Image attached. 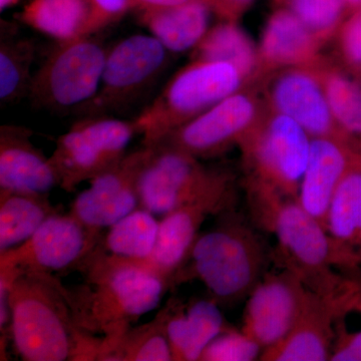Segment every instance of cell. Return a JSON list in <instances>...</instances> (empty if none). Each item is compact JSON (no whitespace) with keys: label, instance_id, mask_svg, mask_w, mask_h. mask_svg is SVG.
I'll list each match as a JSON object with an SVG mask.
<instances>
[{"label":"cell","instance_id":"cell-1","mask_svg":"<svg viewBox=\"0 0 361 361\" xmlns=\"http://www.w3.org/2000/svg\"><path fill=\"white\" fill-rule=\"evenodd\" d=\"M7 287L11 341L25 361L97 360L102 345L78 326L63 290L52 275L0 270Z\"/></svg>","mask_w":361,"mask_h":361},{"label":"cell","instance_id":"cell-2","mask_svg":"<svg viewBox=\"0 0 361 361\" xmlns=\"http://www.w3.org/2000/svg\"><path fill=\"white\" fill-rule=\"evenodd\" d=\"M85 284L63 290L80 329L101 334L99 353L123 336L141 316L155 310L171 288L142 266L106 255L97 248L80 266Z\"/></svg>","mask_w":361,"mask_h":361},{"label":"cell","instance_id":"cell-3","mask_svg":"<svg viewBox=\"0 0 361 361\" xmlns=\"http://www.w3.org/2000/svg\"><path fill=\"white\" fill-rule=\"evenodd\" d=\"M243 187L252 223L276 239L271 260L279 269L291 271L316 293L348 288L351 280L336 269L331 242L319 221L297 199L252 183L243 182Z\"/></svg>","mask_w":361,"mask_h":361},{"label":"cell","instance_id":"cell-4","mask_svg":"<svg viewBox=\"0 0 361 361\" xmlns=\"http://www.w3.org/2000/svg\"><path fill=\"white\" fill-rule=\"evenodd\" d=\"M219 217L212 229L195 240L174 286L199 280L221 306L246 299L272 260L262 237L234 208Z\"/></svg>","mask_w":361,"mask_h":361},{"label":"cell","instance_id":"cell-5","mask_svg":"<svg viewBox=\"0 0 361 361\" xmlns=\"http://www.w3.org/2000/svg\"><path fill=\"white\" fill-rule=\"evenodd\" d=\"M247 87L246 78L232 63L192 61L134 118L142 146H153L164 135Z\"/></svg>","mask_w":361,"mask_h":361},{"label":"cell","instance_id":"cell-6","mask_svg":"<svg viewBox=\"0 0 361 361\" xmlns=\"http://www.w3.org/2000/svg\"><path fill=\"white\" fill-rule=\"evenodd\" d=\"M312 137L289 116L267 111L240 142L243 182L298 199Z\"/></svg>","mask_w":361,"mask_h":361},{"label":"cell","instance_id":"cell-7","mask_svg":"<svg viewBox=\"0 0 361 361\" xmlns=\"http://www.w3.org/2000/svg\"><path fill=\"white\" fill-rule=\"evenodd\" d=\"M108 51L94 35L59 42L33 75L30 103L39 110L77 113L96 96Z\"/></svg>","mask_w":361,"mask_h":361},{"label":"cell","instance_id":"cell-8","mask_svg":"<svg viewBox=\"0 0 361 361\" xmlns=\"http://www.w3.org/2000/svg\"><path fill=\"white\" fill-rule=\"evenodd\" d=\"M137 133L134 120L111 116H84L59 137L49 157L59 187L68 193L92 180L127 155L126 149Z\"/></svg>","mask_w":361,"mask_h":361},{"label":"cell","instance_id":"cell-9","mask_svg":"<svg viewBox=\"0 0 361 361\" xmlns=\"http://www.w3.org/2000/svg\"><path fill=\"white\" fill-rule=\"evenodd\" d=\"M169 52L151 35L137 33L116 42L106 54L96 96L75 114L84 118L125 110L155 84L167 66Z\"/></svg>","mask_w":361,"mask_h":361},{"label":"cell","instance_id":"cell-10","mask_svg":"<svg viewBox=\"0 0 361 361\" xmlns=\"http://www.w3.org/2000/svg\"><path fill=\"white\" fill-rule=\"evenodd\" d=\"M266 111L257 87H244L164 135L153 146L180 149L199 160L216 158L238 147Z\"/></svg>","mask_w":361,"mask_h":361},{"label":"cell","instance_id":"cell-11","mask_svg":"<svg viewBox=\"0 0 361 361\" xmlns=\"http://www.w3.org/2000/svg\"><path fill=\"white\" fill-rule=\"evenodd\" d=\"M236 177L226 170L219 180L194 200L164 216L155 248L148 258L127 260L142 266L174 286L176 275L188 257L200 229L211 216L235 208Z\"/></svg>","mask_w":361,"mask_h":361},{"label":"cell","instance_id":"cell-12","mask_svg":"<svg viewBox=\"0 0 361 361\" xmlns=\"http://www.w3.org/2000/svg\"><path fill=\"white\" fill-rule=\"evenodd\" d=\"M68 214L51 216L25 243L0 253V270L27 271L39 274L78 270L101 241Z\"/></svg>","mask_w":361,"mask_h":361},{"label":"cell","instance_id":"cell-13","mask_svg":"<svg viewBox=\"0 0 361 361\" xmlns=\"http://www.w3.org/2000/svg\"><path fill=\"white\" fill-rule=\"evenodd\" d=\"M139 178L140 205L154 215L165 216L208 190L227 169L206 167L180 149L151 146Z\"/></svg>","mask_w":361,"mask_h":361},{"label":"cell","instance_id":"cell-14","mask_svg":"<svg viewBox=\"0 0 361 361\" xmlns=\"http://www.w3.org/2000/svg\"><path fill=\"white\" fill-rule=\"evenodd\" d=\"M254 87L270 111L289 116L311 137L343 142L314 63L270 71Z\"/></svg>","mask_w":361,"mask_h":361},{"label":"cell","instance_id":"cell-15","mask_svg":"<svg viewBox=\"0 0 361 361\" xmlns=\"http://www.w3.org/2000/svg\"><path fill=\"white\" fill-rule=\"evenodd\" d=\"M358 290L353 280L348 288L337 293L325 295L308 289L288 336L276 345L263 350L260 360H329L336 338L337 318Z\"/></svg>","mask_w":361,"mask_h":361},{"label":"cell","instance_id":"cell-16","mask_svg":"<svg viewBox=\"0 0 361 361\" xmlns=\"http://www.w3.org/2000/svg\"><path fill=\"white\" fill-rule=\"evenodd\" d=\"M149 154L151 148L142 145L90 180L89 189L71 204V215L92 231L101 233L135 210L140 204L139 178Z\"/></svg>","mask_w":361,"mask_h":361},{"label":"cell","instance_id":"cell-17","mask_svg":"<svg viewBox=\"0 0 361 361\" xmlns=\"http://www.w3.org/2000/svg\"><path fill=\"white\" fill-rule=\"evenodd\" d=\"M307 291L291 271L266 272L247 297L242 331L263 350L280 343L291 331Z\"/></svg>","mask_w":361,"mask_h":361},{"label":"cell","instance_id":"cell-18","mask_svg":"<svg viewBox=\"0 0 361 361\" xmlns=\"http://www.w3.org/2000/svg\"><path fill=\"white\" fill-rule=\"evenodd\" d=\"M32 134L23 126L0 127V190L47 195L59 187L51 159L32 144Z\"/></svg>","mask_w":361,"mask_h":361},{"label":"cell","instance_id":"cell-19","mask_svg":"<svg viewBox=\"0 0 361 361\" xmlns=\"http://www.w3.org/2000/svg\"><path fill=\"white\" fill-rule=\"evenodd\" d=\"M360 158V154L334 137L311 140L310 160L297 200L323 227L337 188Z\"/></svg>","mask_w":361,"mask_h":361},{"label":"cell","instance_id":"cell-20","mask_svg":"<svg viewBox=\"0 0 361 361\" xmlns=\"http://www.w3.org/2000/svg\"><path fill=\"white\" fill-rule=\"evenodd\" d=\"M323 45L293 13L276 7L266 21L258 47L260 78L280 68L313 65L322 58Z\"/></svg>","mask_w":361,"mask_h":361},{"label":"cell","instance_id":"cell-21","mask_svg":"<svg viewBox=\"0 0 361 361\" xmlns=\"http://www.w3.org/2000/svg\"><path fill=\"white\" fill-rule=\"evenodd\" d=\"M325 230L331 242L336 269L361 266V158L341 180L330 203Z\"/></svg>","mask_w":361,"mask_h":361},{"label":"cell","instance_id":"cell-22","mask_svg":"<svg viewBox=\"0 0 361 361\" xmlns=\"http://www.w3.org/2000/svg\"><path fill=\"white\" fill-rule=\"evenodd\" d=\"M18 16L59 42L94 35L104 28L90 0H30Z\"/></svg>","mask_w":361,"mask_h":361},{"label":"cell","instance_id":"cell-23","mask_svg":"<svg viewBox=\"0 0 361 361\" xmlns=\"http://www.w3.org/2000/svg\"><path fill=\"white\" fill-rule=\"evenodd\" d=\"M140 21L149 35L174 54L193 51L210 30L213 11L205 0L180 6L139 11Z\"/></svg>","mask_w":361,"mask_h":361},{"label":"cell","instance_id":"cell-24","mask_svg":"<svg viewBox=\"0 0 361 361\" xmlns=\"http://www.w3.org/2000/svg\"><path fill=\"white\" fill-rule=\"evenodd\" d=\"M341 140L361 155V80L336 59L322 56L314 63Z\"/></svg>","mask_w":361,"mask_h":361},{"label":"cell","instance_id":"cell-25","mask_svg":"<svg viewBox=\"0 0 361 361\" xmlns=\"http://www.w3.org/2000/svg\"><path fill=\"white\" fill-rule=\"evenodd\" d=\"M192 61H225L239 68L248 87L260 78L258 47L237 21L222 20L192 51Z\"/></svg>","mask_w":361,"mask_h":361},{"label":"cell","instance_id":"cell-26","mask_svg":"<svg viewBox=\"0 0 361 361\" xmlns=\"http://www.w3.org/2000/svg\"><path fill=\"white\" fill-rule=\"evenodd\" d=\"M229 327L219 304L213 299H198L188 304L173 327L176 355L180 361L200 360L206 346Z\"/></svg>","mask_w":361,"mask_h":361},{"label":"cell","instance_id":"cell-27","mask_svg":"<svg viewBox=\"0 0 361 361\" xmlns=\"http://www.w3.org/2000/svg\"><path fill=\"white\" fill-rule=\"evenodd\" d=\"M56 213L47 195L0 190V253L25 243Z\"/></svg>","mask_w":361,"mask_h":361},{"label":"cell","instance_id":"cell-28","mask_svg":"<svg viewBox=\"0 0 361 361\" xmlns=\"http://www.w3.org/2000/svg\"><path fill=\"white\" fill-rule=\"evenodd\" d=\"M37 56L32 39L16 37L13 25L1 26L0 42V103L16 104L28 97L33 75L30 73Z\"/></svg>","mask_w":361,"mask_h":361},{"label":"cell","instance_id":"cell-29","mask_svg":"<svg viewBox=\"0 0 361 361\" xmlns=\"http://www.w3.org/2000/svg\"><path fill=\"white\" fill-rule=\"evenodd\" d=\"M160 221L144 208L135 209L109 227L97 249L113 257L142 260L155 248Z\"/></svg>","mask_w":361,"mask_h":361},{"label":"cell","instance_id":"cell-30","mask_svg":"<svg viewBox=\"0 0 361 361\" xmlns=\"http://www.w3.org/2000/svg\"><path fill=\"white\" fill-rule=\"evenodd\" d=\"M97 360H173L163 311H159L155 318L148 323L130 326L120 338L103 349Z\"/></svg>","mask_w":361,"mask_h":361},{"label":"cell","instance_id":"cell-31","mask_svg":"<svg viewBox=\"0 0 361 361\" xmlns=\"http://www.w3.org/2000/svg\"><path fill=\"white\" fill-rule=\"evenodd\" d=\"M307 26L323 44L334 39L349 11L345 0H272Z\"/></svg>","mask_w":361,"mask_h":361},{"label":"cell","instance_id":"cell-32","mask_svg":"<svg viewBox=\"0 0 361 361\" xmlns=\"http://www.w3.org/2000/svg\"><path fill=\"white\" fill-rule=\"evenodd\" d=\"M262 353L257 342L230 326L206 346L199 361H253L260 360Z\"/></svg>","mask_w":361,"mask_h":361},{"label":"cell","instance_id":"cell-33","mask_svg":"<svg viewBox=\"0 0 361 361\" xmlns=\"http://www.w3.org/2000/svg\"><path fill=\"white\" fill-rule=\"evenodd\" d=\"M334 39L336 61L361 80V8L348 14Z\"/></svg>","mask_w":361,"mask_h":361},{"label":"cell","instance_id":"cell-34","mask_svg":"<svg viewBox=\"0 0 361 361\" xmlns=\"http://www.w3.org/2000/svg\"><path fill=\"white\" fill-rule=\"evenodd\" d=\"M339 316L337 318L336 338L329 360L361 361V325L360 329H349Z\"/></svg>","mask_w":361,"mask_h":361},{"label":"cell","instance_id":"cell-35","mask_svg":"<svg viewBox=\"0 0 361 361\" xmlns=\"http://www.w3.org/2000/svg\"><path fill=\"white\" fill-rule=\"evenodd\" d=\"M99 13L104 27L122 20L129 11H134L133 0H90Z\"/></svg>","mask_w":361,"mask_h":361},{"label":"cell","instance_id":"cell-36","mask_svg":"<svg viewBox=\"0 0 361 361\" xmlns=\"http://www.w3.org/2000/svg\"><path fill=\"white\" fill-rule=\"evenodd\" d=\"M214 14L222 20L237 21L250 8L254 0H206Z\"/></svg>","mask_w":361,"mask_h":361},{"label":"cell","instance_id":"cell-37","mask_svg":"<svg viewBox=\"0 0 361 361\" xmlns=\"http://www.w3.org/2000/svg\"><path fill=\"white\" fill-rule=\"evenodd\" d=\"M190 1H194V0H133L135 9L139 11H146V9L166 8V7L177 6Z\"/></svg>","mask_w":361,"mask_h":361},{"label":"cell","instance_id":"cell-38","mask_svg":"<svg viewBox=\"0 0 361 361\" xmlns=\"http://www.w3.org/2000/svg\"><path fill=\"white\" fill-rule=\"evenodd\" d=\"M343 274L345 275V276L350 278V279L357 285L358 288L361 290V266L360 267L355 268V269L343 273Z\"/></svg>","mask_w":361,"mask_h":361},{"label":"cell","instance_id":"cell-39","mask_svg":"<svg viewBox=\"0 0 361 361\" xmlns=\"http://www.w3.org/2000/svg\"><path fill=\"white\" fill-rule=\"evenodd\" d=\"M349 13L361 8V0H345Z\"/></svg>","mask_w":361,"mask_h":361},{"label":"cell","instance_id":"cell-40","mask_svg":"<svg viewBox=\"0 0 361 361\" xmlns=\"http://www.w3.org/2000/svg\"><path fill=\"white\" fill-rule=\"evenodd\" d=\"M20 2V0H0V9L4 11V9L8 8V7L16 6Z\"/></svg>","mask_w":361,"mask_h":361}]
</instances>
